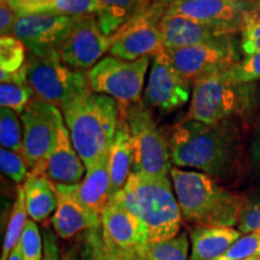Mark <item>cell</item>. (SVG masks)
I'll list each match as a JSON object with an SVG mask.
<instances>
[{
  "label": "cell",
  "instance_id": "cell-25",
  "mask_svg": "<svg viewBox=\"0 0 260 260\" xmlns=\"http://www.w3.org/2000/svg\"><path fill=\"white\" fill-rule=\"evenodd\" d=\"M28 211L25 206V195H24V187L18 186L17 193H16V200L12 207L11 216H10L8 228L4 237V245H3L2 259L8 260L11 252L14 251L15 247L21 241L22 235L27 225L28 220Z\"/></svg>",
  "mask_w": 260,
  "mask_h": 260
},
{
  "label": "cell",
  "instance_id": "cell-19",
  "mask_svg": "<svg viewBox=\"0 0 260 260\" xmlns=\"http://www.w3.org/2000/svg\"><path fill=\"white\" fill-rule=\"evenodd\" d=\"M86 171L87 169L71 141L69 130L64 124L47 159L45 175L57 184H77L83 180Z\"/></svg>",
  "mask_w": 260,
  "mask_h": 260
},
{
  "label": "cell",
  "instance_id": "cell-47",
  "mask_svg": "<svg viewBox=\"0 0 260 260\" xmlns=\"http://www.w3.org/2000/svg\"><path fill=\"white\" fill-rule=\"evenodd\" d=\"M259 256H253V258H249V259H245V260H258Z\"/></svg>",
  "mask_w": 260,
  "mask_h": 260
},
{
  "label": "cell",
  "instance_id": "cell-26",
  "mask_svg": "<svg viewBox=\"0 0 260 260\" xmlns=\"http://www.w3.org/2000/svg\"><path fill=\"white\" fill-rule=\"evenodd\" d=\"M188 251L189 240L184 233L169 240L149 242L145 260H188Z\"/></svg>",
  "mask_w": 260,
  "mask_h": 260
},
{
  "label": "cell",
  "instance_id": "cell-2",
  "mask_svg": "<svg viewBox=\"0 0 260 260\" xmlns=\"http://www.w3.org/2000/svg\"><path fill=\"white\" fill-rule=\"evenodd\" d=\"M182 218L197 226L237 228L245 204V195L226 189L204 172L170 171Z\"/></svg>",
  "mask_w": 260,
  "mask_h": 260
},
{
  "label": "cell",
  "instance_id": "cell-24",
  "mask_svg": "<svg viewBox=\"0 0 260 260\" xmlns=\"http://www.w3.org/2000/svg\"><path fill=\"white\" fill-rule=\"evenodd\" d=\"M98 23L107 37H112L140 9V0H93Z\"/></svg>",
  "mask_w": 260,
  "mask_h": 260
},
{
  "label": "cell",
  "instance_id": "cell-33",
  "mask_svg": "<svg viewBox=\"0 0 260 260\" xmlns=\"http://www.w3.org/2000/svg\"><path fill=\"white\" fill-rule=\"evenodd\" d=\"M226 74L239 82H258L260 80V53L245 56L239 63L228 69Z\"/></svg>",
  "mask_w": 260,
  "mask_h": 260
},
{
  "label": "cell",
  "instance_id": "cell-11",
  "mask_svg": "<svg viewBox=\"0 0 260 260\" xmlns=\"http://www.w3.org/2000/svg\"><path fill=\"white\" fill-rule=\"evenodd\" d=\"M165 14L183 16L237 35L249 21L260 17V9L253 0H175Z\"/></svg>",
  "mask_w": 260,
  "mask_h": 260
},
{
  "label": "cell",
  "instance_id": "cell-15",
  "mask_svg": "<svg viewBox=\"0 0 260 260\" xmlns=\"http://www.w3.org/2000/svg\"><path fill=\"white\" fill-rule=\"evenodd\" d=\"M74 17L59 12L18 16L12 35L24 45L30 56H59L58 50L70 30Z\"/></svg>",
  "mask_w": 260,
  "mask_h": 260
},
{
  "label": "cell",
  "instance_id": "cell-7",
  "mask_svg": "<svg viewBox=\"0 0 260 260\" xmlns=\"http://www.w3.org/2000/svg\"><path fill=\"white\" fill-rule=\"evenodd\" d=\"M27 63L28 83L34 95L59 107L60 111L93 92L87 73L67 67L59 56L38 58L29 54Z\"/></svg>",
  "mask_w": 260,
  "mask_h": 260
},
{
  "label": "cell",
  "instance_id": "cell-28",
  "mask_svg": "<svg viewBox=\"0 0 260 260\" xmlns=\"http://www.w3.org/2000/svg\"><path fill=\"white\" fill-rule=\"evenodd\" d=\"M25 46L14 35L0 39V75L12 74L27 64Z\"/></svg>",
  "mask_w": 260,
  "mask_h": 260
},
{
  "label": "cell",
  "instance_id": "cell-14",
  "mask_svg": "<svg viewBox=\"0 0 260 260\" xmlns=\"http://www.w3.org/2000/svg\"><path fill=\"white\" fill-rule=\"evenodd\" d=\"M110 47L111 37L104 34L95 16H76L59 46L58 54L67 67L88 73L110 51Z\"/></svg>",
  "mask_w": 260,
  "mask_h": 260
},
{
  "label": "cell",
  "instance_id": "cell-17",
  "mask_svg": "<svg viewBox=\"0 0 260 260\" xmlns=\"http://www.w3.org/2000/svg\"><path fill=\"white\" fill-rule=\"evenodd\" d=\"M58 206L52 217V226L60 239L67 240L80 233L102 228V216L81 204L64 184H57Z\"/></svg>",
  "mask_w": 260,
  "mask_h": 260
},
{
  "label": "cell",
  "instance_id": "cell-48",
  "mask_svg": "<svg viewBox=\"0 0 260 260\" xmlns=\"http://www.w3.org/2000/svg\"><path fill=\"white\" fill-rule=\"evenodd\" d=\"M258 260H260V256H259V259H258Z\"/></svg>",
  "mask_w": 260,
  "mask_h": 260
},
{
  "label": "cell",
  "instance_id": "cell-44",
  "mask_svg": "<svg viewBox=\"0 0 260 260\" xmlns=\"http://www.w3.org/2000/svg\"><path fill=\"white\" fill-rule=\"evenodd\" d=\"M153 4H157L155 0H140V8H147V6H151Z\"/></svg>",
  "mask_w": 260,
  "mask_h": 260
},
{
  "label": "cell",
  "instance_id": "cell-5",
  "mask_svg": "<svg viewBox=\"0 0 260 260\" xmlns=\"http://www.w3.org/2000/svg\"><path fill=\"white\" fill-rule=\"evenodd\" d=\"M260 109L258 82L233 80L225 71L211 74L194 83L186 118L213 124L226 119L248 122Z\"/></svg>",
  "mask_w": 260,
  "mask_h": 260
},
{
  "label": "cell",
  "instance_id": "cell-29",
  "mask_svg": "<svg viewBox=\"0 0 260 260\" xmlns=\"http://www.w3.org/2000/svg\"><path fill=\"white\" fill-rule=\"evenodd\" d=\"M34 96V92L28 82L3 81L0 83V105L14 110L21 115Z\"/></svg>",
  "mask_w": 260,
  "mask_h": 260
},
{
  "label": "cell",
  "instance_id": "cell-6",
  "mask_svg": "<svg viewBox=\"0 0 260 260\" xmlns=\"http://www.w3.org/2000/svg\"><path fill=\"white\" fill-rule=\"evenodd\" d=\"M124 118L132 135L133 172L149 177H168L171 171L170 145L155 124L145 103L133 104Z\"/></svg>",
  "mask_w": 260,
  "mask_h": 260
},
{
  "label": "cell",
  "instance_id": "cell-40",
  "mask_svg": "<svg viewBox=\"0 0 260 260\" xmlns=\"http://www.w3.org/2000/svg\"><path fill=\"white\" fill-rule=\"evenodd\" d=\"M42 260H60L56 235L50 229L44 230V256Z\"/></svg>",
  "mask_w": 260,
  "mask_h": 260
},
{
  "label": "cell",
  "instance_id": "cell-9",
  "mask_svg": "<svg viewBox=\"0 0 260 260\" xmlns=\"http://www.w3.org/2000/svg\"><path fill=\"white\" fill-rule=\"evenodd\" d=\"M148 65L149 57L129 61L109 56L93 67L87 76L93 92L113 98L118 104L119 117H123L133 104L141 102Z\"/></svg>",
  "mask_w": 260,
  "mask_h": 260
},
{
  "label": "cell",
  "instance_id": "cell-16",
  "mask_svg": "<svg viewBox=\"0 0 260 260\" xmlns=\"http://www.w3.org/2000/svg\"><path fill=\"white\" fill-rule=\"evenodd\" d=\"M190 81L184 79L172 64L167 48L153 56L151 73L144 93L146 106L161 111H174L184 106L193 93Z\"/></svg>",
  "mask_w": 260,
  "mask_h": 260
},
{
  "label": "cell",
  "instance_id": "cell-23",
  "mask_svg": "<svg viewBox=\"0 0 260 260\" xmlns=\"http://www.w3.org/2000/svg\"><path fill=\"white\" fill-rule=\"evenodd\" d=\"M23 187L25 206L31 220H45L53 211L57 210L58 195L56 183L52 182L46 175L29 174Z\"/></svg>",
  "mask_w": 260,
  "mask_h": 260
},
{
  "label": "cell",
  "instance_id": "cell-46",
  "mask_svg": "<svg viewBox=\"0 0 260 260\" xmlns=\"http://www.w3.org/2000/svg\"><path fill=\"white\" fill-rule=\"evenodd\" d=\"M253 2H254V3H255V4H256V5H258V8L260 9V0H253Z\"/></svg>",
  "mask_w": 260,
  "mask_h": 260
},
{
  "label": "cell",
  "instance_id": "cell-3",
  "mask_svg": "<svg viewBox=\"0 0 260 260\" xmlns=\"http://www.w3.org/2000/svg\"><path fill=\"white\" fill-rule=\"evenodd\" d=\"M70 139L87 170L109 155L119 122L113 98L89 93L61 110Z\"/></svg>",
  "mask_w": 260,
  "mask_h": 260
},
{
  "label": "cell",
  "instance_id": "cell-39",
  "mask_svg": "<svg viewBox=\"0 0 260 260\" xmlns=\"http://www.w3.org/2000/svg\"><path fill=\"white\" fill-rule=\"evenodd\" d=\"M17 17L18 15L9 4L8 0H0V32H2V37L12 35V29H14Z\"/></svg>",
  "mask_w": 260,
  "mask_h": 260
},
{
  "label": "cell",
  "instance_id": "cell-30",
  "mask_svg": "<svg viewBox=\"0 0 260 260\" xmlns=\"http://www.w3.org/2000/svg\"><path fill=\"white\" fill-rule=\"evenodd\" d=\"M237 229L243 235L260 233V190L245 195V204H243Z\"/></svg>",
  "mask_w": 260,
  "mask_h": 260
},
{
  "label": "cell",
  "instance_id": "cell-12",
  "mask_svg": "<svg viewBox=\"0 0 260 260\" xmlns=\"http://www.w3.org/2000/svg\"><path fill=\"white\" fill-rule=\"evenodd\" d=\"M167 51L178 73L191 83L211 74L230 69L241 60L236 35Z\"/></svg>",
  "mask_w": 260,
  "mask_h": 260
},
{
  "label": "cell",
  "instance_id": "cell-20",
  "mask_svg": "<svg viewBox=\"0 0 260 260\" xmlns=\"http://www.w3.org/2000/svg\"><path fill=\"white\" fill-rule=\"evenodd\" d=\"M81 204L102 216L111 200V178L107 157L87 170L86 176L77 184H64Z\"/></svg>",
  "mask_w": 260,
  "mask_h": 260
},
{
  "label": "cell",
  "instance_id": "cell-18",
  "mask_svg": "<svg viewBox=\"0 0 260 260\" xmlns=\"http://www.w3.org/2000/svg\"><path fill=\"white\" fill-rule=\"evenodd\" d=\"M159 30L162 45L167 50L193 46L217 40L228 35H235L183 16L167 14L162 16L159 22Z\"/></svg>",
  "mask_w": 260,
  "mask_h": 260
},
{
  "label": "cell",
  "instance_id": "cell-13",
  "mask_svg": "<svg viewBox=\"0 0 260 260\" xmlns=\"http://www.w3.org/2000/svg\"><path fill=\"white\" fill-rule=\"evenodd\" d=\"M102 234L106 249L118 260H145L149 245L144 223L121 205L110 203L102 213Z\"/></svg>",
  "mask_w": 260,
  "mask_h": 260
},
{
  "label": "cell",
  "instance_id": "cell-27",
  "mask_svg": "<svg viewBox=\"0 0 260 260\" xmlns=\"http://www.w3.org/2000/svg\"><path fill=\"white\" fill-rule=\"evenodd\" d=\"M18 113L8 107L0 110V144L3 148L23 155V130Z\"/></svg>",
  "mask_w": 260,
  "mask_h": 260
},
{
  "label": "cell",
  "instance_id": "cell-8",
  "mask_svg": "<svg viewBox=\"0 0 260 260\" xmlns=\"http://www.w3.org/2000/svg\"><path fill=\"white\" fill-rule=\"evenodd\" d=\"M19 118L23 126V158L30 174L45 175L47 159L64 125L60 109L34 95Z\"/></svg>",
  "mask_w": 260,
  "mask_h": 260
},
{
  "label": "cell",
  "instance_id": "cell-34",
  "mask_svg": "<svg viewBox=\"0 0 260 260\" xmlns=\"http://www.w3.org/2000/svg\"><path fill=\"white\" fill-rule=\"evenodd\" d=\"M81 256L83 260H118L106 249L103 240L102 228L88 230L84 234Z\"/></svg>",
  "mask_w": 260,
  "mask_h": 260
},
{
  "label": "cell",
  "instance_id": "cell-10",
  "mask_svg": "<svg viewBox=\"0 0 260 260\" xmlns=\"http://www.w3.org/2000/svg\"><path fill=\"white\" fill-rule=\"evenodd\" d=\"M167 6L153 4L140 8L136 14L111 37L109 53L124 60L153 57L164 50L159 22L167 12Z\"/></svg>",
  "mask_w": 260,
  "mask_h": 260
},
{
  "label": "cell",
  "instance_id": "cell-41",
  "mask_svg": "<svg viewBox=\"0 0 260 260\" xmlns=\"http://www.w3.org/2000/svg\"><path fill=\"white\" fill-rule=\"evenodd\" d=\"M249 159L255 172L260 174V121L253 135L251 146H249Z\"/></svg>",
  "mask_w": 260,
  "mask_h": 260
},
{
  "label": "cell",
  "instance_id": "cell-37",
  "mask_svg": "<svg viewBox=\"0 0 260 260\" xmlns=\"http://www.w3.org/2000/svg\"><path fill=\"white\" fill-rule=\"evenodd\" d=\"M18 16L56 12L57 0H8Z\"/></svg>",
  "mask_w": 260,
  "mask_h": 260
},
{
  "label": "cell",
  "instance_id": "cell-43",
  "mask_svg": "<svg viewBox=\"0 0 260 260\" xmlns=\"http://www.w3.org/2000/svg\"><path fill=\"white\" fill-rule=\"evenodd\" d=\"M8 260H23L22 258V253H21V247H19V243L17 246L15 247L14 251L11 252V254H10L9 259Z\"/></svg>",
  "mask_w": 260,
  "mask_h": 260
},
{
  "label": "cell",
  "instance_id": "cell-32",
  "mask_svg": "<svg viewBox=\"0 0 260 260\" xmlns=\"http://www.w3.org/2000/svg\"><path fill=\"white\" fill-rule=\"evenodd\" d=\"M253 256H260V233L242 235L225 254L216 260H245Z\"/></svg>",
  "mask_w": 260,
  "mask_h": 260
},
{
  "label": "cell",
  "instance_id": "cell-45",
  "mask_svg": "<svg viewBox=\"0 0 260 260\" xmlns=\"http://www.w3.org/2000/svg\"><path fill=\"white\" fill-rule=\"evenodd\" d=\"M172 2H175V0H155V3L159 5H162V6H169V4H171Z\"/></svg>",
  "mask_w": 260,
  "mask_h": 260
},
{
  "label": "cell",
  "instance_id": "cell-4",
  "mask_svg": "<svg viewBox=\"0 0 260 260\" xmlns=\"http://www.w3.org/2000/svg\"><path fill=\"white\" fill-rule=\"evenodd\" d=\"M144 223L149 242L177 236L182 213L169 177H149L132 172L125 186L111 198Z\"/></svg>",
  "mask_w": 260,
  "mask_h": 260
},
{
  "label": "cell",
  "instance_id": "cell-42",
  "mask_svg": "<svg viewBox=\"0 0 260 260\" xmlns=\"http://www.w3.org/2000/svg\"><path fill=\"white\" fill-rule=\"evenodd\" d=\"M60 260H80L79 251H77L76 247H70V248L64 253Z\"/></svg>",
  "mask_w": 260,
  "mask_h": 260
},
{
  "label": "cell",
  "instance_id": "cell-31",
  "mask_svg": "<svg viewBox=\"0 0 260 260\" xmlns=\"http://www.w3.org/2000/svg\"><path fill=\"white\" fill-rule=\"evenodd\" d=\"M28 164L23 155L10 149H0V169L2 172L16 183L25 182L29 174Z\"/></svg>",
  "mask_w": 260,
  "mask_h": 260
},
{
  "label": "cell",
  "instance_id": "cell-35",
  "mask_svg": "<svg viewBox=\"0 0 260 260\" xmlns=\"http://www.w3.org/2000/svg\"><path fill=\"white\" fill-rule=\"evenodd\" d=\"M19 247L23 260H42V239L34 220H28Z\"/></svg>",
  "mask_w": 260,
  "mask_h": 260
},
{
  "label": "cell",
  "instance_id": "cell-36",
  "mask_svg": "<svg viewBox=\"0 0 260 260\" xmlns=\"http://www.w3.org/2000/svg\"><path fill=\"white\" fill-rule=\"evenodd\" d=\"M240 34V48L245 56L260 53V17L249 21Z\"/></svg>",
  "mask_w": 260,
  "mask_h": 260
},
{
  "label": "cell",
  "instance_id": "cell-38",
  "mask_svg": "<svg viewBox=\"0 0 260 260\" xmlns=\"http://www.w3.org/2000/svg\"><path fill=\"white\" fill-rule=\"evenodd\" d=\"M56 12L76 17V16L94 15L93 0H57Z\"/></svg>",
  "mask_w": 260,
  "mask_h": 260
},
{
  "label": "cell",
  "instance_id": "cell-22",
  "mask_svg": "<svg viewBox=\"0 0 260 260\" xmlns=\"http://www.w3.org/2000/svg\"><path fill=\"white\" fill-rule=\"evenodd\" d=\"M110 178H111V198L125 186L133 169L132 135L124 118L119 117L115 138L107 155Z\"/></svg>",
  "mask_w": 260,
  "mask_h": 260
},
{
  "label": "cell",
  "instance_id": "cell-21",
  "mask_svg": "<svg viewBox=\"0 0 260 260\" xmlns=\"http://www.w3.org/2000/svg\"><path fill=\"white\" fill-rule=\"evenodd\" d=\"M243 234L237 228L195 226L190 230L191 253L189 260H216Z\"/></svg>",
  "mask_w": 260,
  "mask_h": 260
},
{
  "label": "cell",
  "instance_id": "cell-1",
  "mask_svg": "<svg viewBox=\"0 0 260 260\" xmlns=\"http://www.w3.org/2000/svg\"><path fill=\"white\" fill-rule=\"evenodd\" d=\"M169 145L176 167L197 169L218 182L232 183L245 171V122L239 119L213 124L183 119Z\"/></svg>",
  "mask_w": 260,
  "mask_h": 260
}]
</instances>
